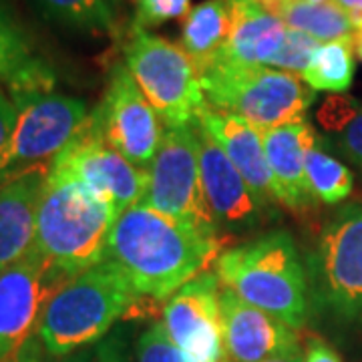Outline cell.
Listing matches in <instances>:
<instances>
[{
    "label": "cell",
    "instance_id": "13",
    "mask_svg": "<svg viewBox=\"0 0 362 362\" xmlns=\"http://www.w3.org/2000/svg\"><path fill=\"white\" fill-rule=\"evenodd\" d=\"M221 282L216 272H202L165 300L163 326L189 362H230L223 346Z\"/></svg>",
    "mask_w": 362,
    "mask_h": 362
},
{
    "label": "cell",
    "instance_id": "39",
    "mask_svg": "<svg viewBox=\"0 0 362 362\" xmlns=\"http://www.w3.org/2000/svg\"><path fill=\"white\" fill-rule=\"evenodd\" d=\"M232 2H238V0H232Z\"/></svg>",
    "mask_w": 362,
    "mask_h": 362
},
{
    "label": "cell",
    "instance_id": "4",
    "mask_svg": "<svg viewBox=\"0 0 362 362\" xmlns=\"http://www.w3.org/2000/svg\"><path fill=\"white\" fill-rule=\"evenodd\" d=\"M127 274L113 259L71 276L51 298L39 338L52 356H69L103 340L137 300Z\"/></svg>",
    "mask_w": 362,
    "mask_h": 362
},
{
    "label": "cell",
    "instance_id": "22",
    "mask_svg": "<svg viewBox=\"0 0 362 362\" xmlns=\"http://www.w3.org/2000/svg\"><path fill=\"white\" fill-rule=\"evenodd\" d=\"M354 49L356 39L324 42L300 77L312 90L344 93L354 78Z\"/></svg>",
    "mask_w": 362,
    "mask_h": 362
},
{
    "label": "cell",
    "instance_id": "16",
    "mask_svg": "<svg viewBox=\"0 0 362 362\" xmlns=\"http://www.w3.org/2000/svg\"><path fill=\"white\" fill-rule=\"evenodd\" d=\"M195 129L199 139L202 185L218 226L226 230H246L256 226L264 214L262 204L216 139L199 125H195Z\"/></svg>",
    "mask_w": 362,
    "mask_h": 362
},
{
    "label": "cell",
    "instance_id": "14",
    "mask_svg": "<svg viewBox=\"0 0 362 362\" xmlns=\"http://www.w3.org/2000/svg\"><path fill=\"white\" fill-rule=\"evenodd\" d=\"M220 308L223 346L230 362H262L300 349L296 328L244 302L223 284Z\"/></svg>",
    "mask_w": 362,
    "mask_h": 362
},
{
    "label": "cell",
    "instance_id": "28",
    "mask_svg": "<svg viewBox=\"0 0 362 362\" xmlns=\"http://www.w3.org/2000/svg\"><path fill=\"white\" fill-rule=\"evenodd\" d=\"M189 2L192 0H135V25L149 28L169 21L185 18L192 11Z\"/></svg>",
    "mask_w": 362,
    "mask_h": 362
},
{
    "label": "cell",
    "instance_id": "25",
    "mask_svg": "<svg viewBox=\"0 0 362 362\" xmlns=\"http://www.w3.org/2000/svg\"><path fill=\"white\" fill-rule=\"evenodd\" d=\"M320 45L322 42L310 37V35H306L302 30L288 28L286 30L284 45H282L280 52L272 59L270 69L302 75L306 71V66L310 65L312 57L320 49Z\"/></svg>",
    "mask_w": 362,
    "mask_h": 362
},
{
    "label": "cell",
    "instance_id": "6",
    "mask_svg": "<svg viewBox=\"0 0 362 362\" xmlns=\"http://www.w3.org/2000/svg\"><path fill=\"white\" fill-rule=\"evenodd\" d=\"M125 65L168 129L197 125L207 99L187 52L135 25L125 42Z\"/></svg>",
    "mask_w": 362,
    "mask_h": 362
},
{
    "label": "cell",
    "instance_id": "7",
    "mask_svg": "<svg viewBox=\"0 0 362 362\" xmlns=\"http://www.w3.org/2000/svg\"><path fill=\"white\" fill-rule=\"evenodd\" d=\"M143 204L171 220L189 223L206 233H218L220 226L207 206L202 185L195 125L165 131L156 159L147 169Z\"/></svg>",
    "mask_w": 362,
    "mask_h": 362
},
{
    "label": "cell",
    "instance_id": "36",
    "mask_svg": "<svg viewBox=\"0 0 362 362\" xmlns=\"http://www.w3.org/2000/svg\"><path fill=\"white\" fill-rule=\"evenodd\" d=\"M105 4L113 11V13H117L119 8H121V4H123V0H105Z\"/></svg>",
    "mask_w": 362,
    "mask_h": 362
},
{
    "label": "cell",
    "instance_id": "9",
    "mask_svg": "<svg viewBox=\"0 0 362 362\" xmlns=\"http://www.w3.org/2000/svg\"><path fill=\"white\" fill-rule=\"evenodd\" d=\"M90 127L135 168H151L163 141V123L135 83L125 63L111 69L101 103L90 113Z\"/></svg>",
    "mask_w": 362,
    "mask_h": 362
},
{
    "label": "cell",
    "instance_id": "37",
    "mask_svg": "<svg viewBox=\"0 0 362 362\" xmlns=\"http://www.w3.org/2000/svg\"><path fill=\"white\" fill-rule=\"evenodd\" d=\"M356 51H358V54H361V59H362V33L356 35Z\"/></svg>",
    "mask_w": 362,
    "mask_h": 362
},
{
    "label": "cell",
    "instance_id": "33",
    "mask_svg": "<svg viewBox=\"0 0 362 362\" xmlns=\"http://www.w3.org/2000/svg\"><path fill=\"white\" fill-rule=\"evenodd\" d=\"M304 362H342L332 346H328L320 338H312L304 352Z\"/></svg>",
    "mask_w": 362,
    "mask_h": 362
},
{
    "label": "cell",
    "instance_id": "18",
    "mask_svg": "<svg viewBox=\"0 0 362 362\" xmlns=\"http://www.w3.org/2000/svg\"><path fill=\"white\" fill-rule=\"evenodd\" d=\"M262 141L278 202L290 209H306L314 199L306 183V153L316 141L312 127L300 119L264 131Z\"/></svg>",
    "mask_w": 362,
    "mask_h": 362
},
{
    "label": "cell",
    "instance_id": "38",
    "mask_svg": "<svg viewBox=\"0 0 362 362\" xmlns=\"http://www.w3.org/2000/svg\"><path fill=\"white\" fill-rule=\"evenodd\" d=\"M298 2H314V4H320V2H330V0H298Z\"/></svg>",
    "mask_w": 362,
    "mask_h": 362
},
{
    "label": "cell",
    "instance_id": "17",
    "mask_svg": "<svg viewBox=\"0 0 362 362\" xmlns=\"http://www.w3.org/2000/svg\"><path fill=\"white\" fill-rule=\"evenodd\" d=\"M197 125L207 131L223 149V153L230 157V161L242 173V177L246 180L262 207L266 209L274 206L278 197L274 189L270 165L266 159L262 133L254 129L244 119L230 115L226 111H218L209 105L202 111Z\"/></svg>",
    "mask_w": 362,
    "mask_h": 362
},
{
    "label": "cell",
    "instance_id": "20",
    "mask_svg": "<svg viewBox=\"0 0 362 362\" xmlns=\"http://www.w3.org/2000/svg\"><path fill=\"white\" fill-rule=\"evenodd\" d=\"M233 23L232 0H206L189 11L183 23L181 49L194 61L197 73L216 63L230 39Z\"/></svg>",
    "mask_w": 362,
    "mask_h": 362
},
{
    "label": "cell",
    "instance_id": "19",
    "mask_svg": "<svg viewBox=\"0 0 362 362\" xmlns=\"http://www.w3.org/2000/svg\"><path fill=\"white\" fill-rule=\"evenodd\" d=\"M286 30L288 26L282 18L266 13L254 0H238L233 2L230 39L214 65L270 66L272 59L284 45Z\"/></svg>",
    "mask_w": 362,
    "mask_h": 362
},
{
    "label": "cell",
    "instance_id": "8",
    "mask_svg": "<svg viewBox=\"0 0 362 362\" xmlns=\"http://www.w3.org/2000/svg\"><path fill=\"white\" fill-rule=\"evenodd\" d=\"M308 268L320 306L344 320L362 318V206L340 211L324 228Z\"/></svg>",
    "mask_w": 362,
    "mask_h": 362
},
{
    "label": "cell",
    "instance_id": "31",
    "mask_svg": "<svg viewBox=\"0 0 362 362\" xmlns=\"http://www.w3.org/2000/svg\"><path fill=\"white\" fill-rule=\"evenodd\" d=\"M16 119H18L16 105L0 89V175L11 165V149H13Z\"/></svg>",
    "mask_w": 362,
    "mask_h": 362
},
{
    "label": "cell",
    "instance_id": "1",
    "mask_svg": "<svg viewBox=\"0 0 362 362\" xmlns=\"http://www.w3.org/2000/svg\"><path fill=\"white\" fill-rule=\"evenodd\" d=\"M220 247L218 233L171 220L141 202L115 220L107 258L123 268L139 296L168 300L220 258Z\"/></svg>",
    "mask_w": 362,
    "mask_h": 362
},
{
    "label": "cell",
    "instance_id": "26",
    "mask_svg": "<svg viewBox=\"0 0 362 362\" xmlns=\"http://www.w3.org/2000/svg\"><path fill=\"white\" fill-rule=\"evenodd\" d=\"M30 59L23 33L0 13V81H8Z\"/></svg>",
    "mask_w": 362,
    "mask_h": 362
},
{
    "label": "cell",
    "instance_id": "27",
    "mask_svg": "<svg viewBox=\"0 0 362 362\" xmlns=\"http://www.w3.org/2000/svg\"><path fill=\"white\" fill-rule=\"evenodd\" d=\"M137 362H189L173 340L165 326L159 322L145 330L137 342Z\"/></svg>",
    "mask_w": 362,
    "mask_h": 362
},
{
    "label": "cell",
    "instance_id": "15",
    "mask_svg": "<svg viewBox=\"0 0 362 362\" xmlns=\"http://www.w3.org/2000/svg\"><path fill=\"white\" fill-rule=\"evenodd\" d=\"M52 163L0 175V272L35 247L39 206Z\"/></svg>",
    "mask_w": 362,
    "mask_h": 362
},
{
    "label": "cell",
    "instance_id": "35",
    "mask_svg": "<svg viewBox=\"0 0 362 362\" xmlns=\"http://www.w3.org/2000/svg\"><path fill=\"white\" fill-rule=\"evenodd\" d=\"M262 362H304V352L300 349L290 350V352L278 354V356H272V358H266V361Z\"/></svg>",
    "mask_w": 362,
    "mask_h": 362
},
{
    "label": "cell",
    "instance_id": "3",
    "mask_svg": "<svg viewBox=\"0 0 362 362\" xmlns=\"http://www.w3.org/2000/svg\"><path fill=\"white\" fill-rule=\"evenodd\" d=\"M216 274L244 302L302 328L308 318V274L296 244L286 232H270L216 259Z\"/></svg>",
    "mask_w": 362,
    "mask_h": 362
},
{
    "label": "cell",
    "instance_id": "23",
    "mask_svg": "<svg viewBox=\"0 0 362 362\" xmlns=\"http://www.w3.org/2000/svg\"><path fill=\"white\" fill-rule=\"evenodd\" d=\"M306 183L314 199L334 206L352 194L354 177L344 163L324 149L322 139L316 137L306 153Z\"/></svg>",
    "mask_w": 362,
    "mask_h": 362
},
{
    "label": "cell",
    "instance_id": "34",
    "mask_svg": "<svg viewBox=\"0 0 362 362\" xmlns=\"http://www.w3.org/2000/svg\"><path fill=\"white\" fill-rule=\"evenodd\" d=\"M332 2L349 14L350 21L356 26V30L362 33V0H332Z\"/></svg>",
    "mask_w": 362,
    "mask_h": 362
},
{
    "label": "cell",
    "instance_id": "12",
    "mask_svg": "<svg viewBox=\"0 0 362 362\" xmlns=\"http://www.w3.org/2000/svg\"><path fill=\"white\" fill-rule=\"evenodd\" d=\"M52 171L87 185L93 194L107 199L117 218L141 204L147 192V171L109 147L90 127V115L83 133L52 161Z\"/></svg>",
    "mask_w": 362,
    "mask_h": 362
},
{
    "label": "cell",
    "instance_id": "5",
    "mask_svg": "<svg viewBox=\"0 0 362 362\" xmlns=\"http://www.w3.org/2000/svg\"><path fill=\"white\" fill-rule=\"evenodd\" d=\"M199 77L209 107L244 119L259 133L304 119L316 97L300 75L270 66L214 65Z\"/></svg>",
    "mask_w": 362,
    "mask_h": 362
},
{
    "label": "cell",
    "instance_id": "2",
    "mask_svg": "<svg viewBox=\"0 0 362 362\" xmlns=\"http://www.w3.org/2000/svg\"><path fill=\"white\" fill-rule=\"evenodd\" d=\"M115 220L107 199L51 169L40 197L35 247L66 278L77 276L107 259Z\"/></svg>",
    "mask_w": 362,
    "mask_h": 362
},
{
    "label": "cell",
    "instance_id": "21",
    "mask_svg": "<svg viewBox=\"0 0 362 362\" xmlns=\"http://www.w3.org/2000/svg\"><path fill=\"white\" fill-rule=\"evenodd\" d=\"M284 25L294 30H302L320 42L356 39L358 30L350 16L338 4L330 2H296L286 8L282 16Z\"/></svg>",
    "mask_w": 362,
    "mask_h": 362
},
{
    "label": "cell",
    "instance_id": "11",
    "mask_svg": "<svg viewBox=\"0 0 362 362\" xmlns=\"http://www.w3.org/2000/svg\"><path fill=\"white\" fill-rule=\"evenodd\" d=\"M11 165L4 173L52 163L83 133L89 121L85 101L59 93H42L16 101Z\"/></svg>",
    "mask_w": 362,
    "mask_h": 362
},
{
    "label": "cell",
    "instance_id": "29",
    "mask_svg": "<svg viewBox=\"0 0 362 362\" xmlns=\"http://www.w3.org/2000/svg\"><path fill=\"white\" fill-rule=\"evenodd\" d=\"M324 143L332 145L334 151H338L349 163L362 171V107L332 139H326Z\"/></svg>",
    "mask_w": 362,
    "mask_h": 362
},
{
    "label": "cell",
    "instance_id": "24",
    "mask_svg": "<svg viewBox=\"0 0 362 362\" xmlns=\"http://www.w3.org/2000/svg\"><path fill=\"white\" fill-rule=\"evenodd\" d=\"M40 11L59 25L83 33H107L113 28L115 13L105 0H37Z\"/></svg>",
    "mask_w": 362,
    "mask_h": 362
},
{
    "label": "cell",
    "instance_id": "32",
    "mask_svg": "<svg viewBox=\"0 0 362 362\" xmlns=\"http://www.w3.org/2000/svg\"><path fill=\"white\" fill-rule=\"evenodd\" d=\"M362 105L352 101L350 97H330L318 113V119L326 129L340 131L352 117L358 113Z\"/></svg>",
    "mask_w": 362,
    "mask_h": 362
},
{
    "label": "cell",
    "instance_id": "10",
    "mask_svg": "<svg viewBox=\"0 0 362 362\" xmlns=\"http://www.w3.org/2000/svg\"><path fill=\"white\" fill-rule=\"evenodd\" d=\"M66 280L37 247L0 272V362H23L51 298Z\"/></svg>",
    "mask_w": 362,
    "mask_h": 362
},
{
    "label": "cell",
    "instance_id": "30",
    "mask_svg": "<svg viewBox=\"0 0 362 362\" xmlns=\"http://www.w3.org/2000/svg\"><path fill=\"white\" fill-rule=\"evenodd\" d=\"M63 362H131L119 338H103L87 349L65 356Z\"/></svg>",
    "mask_w": 362,
    "mask_h": 362
}]
</instances>
